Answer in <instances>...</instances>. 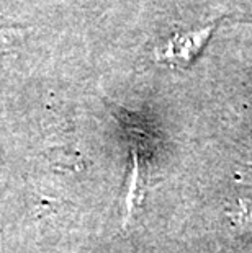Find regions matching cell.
<instances>
[{
	"label": "cell",
	"instance_id": "obj_1",
	"mask_svg": "<svg viewBox=\"0 0 252 253\" xmlns=\"http://www.w3.org/2000/svg\"><path fill=\"white\" fill-rule=\"evenodd\" d=\"M15 42V31L12 30H0V52L10 51Z\"/></svg>",
	"mask_w": 252,
	"mask_h": 253
}]
</instances>
